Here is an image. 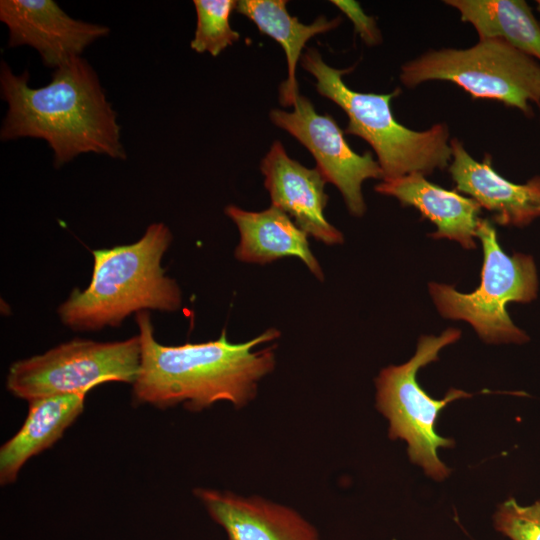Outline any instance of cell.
I'll return each instance as SVG.
<instances>
[{
	"label": "cell",
	"mask_w": 540,
	"mask_h": 540,
	"mask_svg": "<svg viewBox=\"0 0 540 540\" xmlns=\"http://www.w3.org/2000/svg\"><path fill=\"white\" fill-rule=\"evenodd\" d=\"M136 323L141 359L132 384L134 405L167 409L183 404L198 412L228 402L242 408L275 368L273 348L256 349L280 336L274 328L242 343L230 342L223 330L216 340L168 346L156 340L148 311L137 313Z\"/></svg>",
	"instance_id": "cell-1"
},
{
	"label": "cell",
	"mask_w": 540,
	"mask_h": 540,
	"mask_svg": "<svg viewBox=\"0 0 540 540\" xmlns=\"http://www.w3.org/2000/svg\"><path fill=\"white\" fill-rule=\"evenodd\" d=\"M27 70L15 74L4 61L0 68L2 99L8 104L0 138L45 140L53 163L61 167L81 153L125 159L117 113L100 80L81 56L54 69L52 80L32 88Z\"/></svg>",
	"instance_id": "cell-2"
},
{
	"label": "cell",
	"mask_w": 540,
	"mask_h": 540,
	"mask_svg": "<svg viewBox=\"0 0 540 540\" xmlns=\"http://www.w3.org/2000/svg\"><path fill=\"white\" fill-rule=\"evenodd\" d=\"M172 241L162 222L150 224L136 242L98 249L89 285L74 289L58 308L61 322L78 331L117 327L132 313L177 311L182 293L161 260Z\"/></svg>",
	"instance_id": "cell-3"
},
{
	"label": "cell",
	"mask_w": 540,
	"mask_h": 540,
	"mask_svg": "<svg viewBox=\"0 0 540 540\" xmlns=\"http://www.w3.org/2000/svg\"><path fill=\"white\" fill-rule=\"evenodd\" d=\"M302 67L311 73L319 94L336 103L347 115L344 133L364 139L376 153L384 179L412 173L424 176L444 170L452 160L449 129L437 123L424 131H415L399 123L391 101L400 94L362 93L350 89L343 76L351 68L336 69L324 62L321 54L309 48L301 57Z\"/></svg>",
	"instance_id": "cell-4"
},
{
	"label": "cell",
	"mask_w": 540,
	"mask_h": 540,
	"mask_svg": "<svg viewBox=\"0 0 540 540\" xmlns=\"http://www.w3.org/2000/svg\"><path fill=\"white\" fill-rule=\"evenodd\" d=\"M400 81L413 88L430 80L450 81L472 99L514 107L531 117L540 106V64L500 39L479 40L467 49L430 50L401 67Z\"/></svg>",
	"instance_id": "cell-5"
},
{
	"label": "cell",
	"mask_w": 540,
	"mask_h": 540,
	"mask_svg": "<svg viewBox=\"0 0 540 540\" xmlns=\"http://www.w3.org/2000/svg\"><path fill=\"white\" fill-rule=\"evenodd\" d=\"M477 237L483 247L481 283L471 293L446 284L430 283V295L439 313L469 323L487 343H524L528 336L514 325L506 305L528 303L536 298L538 279L530 255H507L499 245L492 223L480 219Z\"/></svg>",
	"instance_id": "cell-6"
},
{
	"label": "cell",
	"mask_w": 540,
	"mask_h": 540,
	"mask_svg": "<svg viewBox=\"0 0 540 540\" xmlns=\"http://www.w3.org/2000/svg\"><path fill=\"white\" fill-rule=\"evenodd\" d=\"M460 336V330L455 328L439 336H421L416 353L408 362L388 366L376 378V407L389 421V437L405 440L410 460L435 480H443L450 474L449 468L438 458L437 449L455 444L435 431L440 411L450 402L470 398L471 394L450 389L443 399L436 400L421 388L417 372L437 361L440 350L455 343Z\"/></svg>",
	"instance_id": "cell-7"
},
{
	"label": "cell",
	"mask_w": 540,
	"mask_h": 540,
	"mask_svg": "<svg viewBox=\"0 0 540 540\" xmlns=\"http://www.w3.org/2000/svg\"><path fill=\"white\" fill-rule=\"evenodd\" d=\"M141 359L138 335L122 341L75 338L43 354L14 362L7 390L27 402L48 396L88 393L108 383L133 384Z\"/></svg>",
	"instance_id": "cell-8"
},
{
	"label": "cell",
	"mask_w": 540,
	"mask_h": 540,
	"mask_svg": "<svg viewBox=\"0 0 540 540\" xmlns=\"http://www.w3.org/2000/svg\"><path fill=\"white\" fill-rule=\"evenodd\" d=\"M293 107L292 112L271 110V121L307 148L325 180L340 191L348 211L362 216L366 211L362 183L371 178L383 180L378 161L369 151L354 152L335 119L328 114H318L305 96L299 94Z\"/></svg>",
	"instance_id": "cell-9"
},
{
	"label": "cell",
	"mask_w": 540,
	"mask_h": 540,
	"mask_svg": "<svg viewBox=\"0 0 540 540\" xmlns=\"http://www.w3.org/2000/svg\"><path fill=\"white\" fill-rule=\"evenodd\" d=\"M0 20L8 27V46L36 49L48 68L79 57L86 47L109 34L104 25L70 17L53 0H1Z\"/></svg>",
	"instance_id": "cell-10"
},
{
	"label": "cell",
	"mask_w": 540,
	"mask_h": 540,
	"mask_svg": "<svg viewBox=\"0 0 540 540\" xmlns=\"http://www.w3.org/2000/svg\"><path fill=\"white\" fill-rule=\"evenodd\" d=\"M260 169L272 206L289 215L314 239L326 245L343 243V234L325 217L327 181L316 167L307 168L290 158L282 143L275 141L262 159Z\"/></svg>",
	"instance_id": "cell-11"
},
{
	"label": "cell",
	"mask_w": 540,
	"mask_h": 540,
	"mask_svg": "<svg viewBox=\"0 0 540 540\" xmlns=\"http://www.w3.org/2000/svg\"><path fill=\"white\" fill-rule=\"evenodd\" d=\"M194 495L228 540H321L316 527L289 506L208 488H195Z\"/></svg>",
	"instance_id": "cell-12"
},
{
	"label": "cell",
	"mask_w": 540,
	"mask_h": 540,
	"mask_svg": "<svg viewBox=\"0 0 540 540\" xmlns=\"http://www.w3.org/2000/svg\"><path fill=\"white\" fill-rule=\"evenodd\" d=\"M450 146L452 160L448 170L456 190L470 195L481 208L493 213L496 223L521 227L540 216V177L515 184L493 169L489 154L478 162L459 139H451Z\"/></svg>",
	"instance_id": "cell-13"
},
{
	"label": "cell",
	"mask_w": 540,
	"mask_h": 540,
	"mask_svg": "<svg viewBox=\"0 0 540 540\" xmlns=\"http://www.w3.org/2000/svg\"><path fill=\"white\" fill-rule=\"evenodd\" d=\"M375 190L398 199L404 206L416 208L434 223L437 230L431 237L457 241L466 249L475 248L481 207L471 197L435 185L420 173L384 179Z\"/></svg>",
	"instance_id": "cell-14"
},
{
	"label": "cell",
	"mask_w": 540,
	"mask_h": 540,
	"mask_svg": "<svg viewBox=\"0 0 540 540\" xmlns=\"http://www.w3.org/2000/svg\"><path fill=\"white\" fill-rule=\"evenodd\" d=\"M225 214L239 230L237 260L267 264L283 257H297L318 280L324 279L322 268L310 249L308 235L279 208L271 205L263 211L252 212L228 205Z\"/></svg>",
	"instance_id": "cell-15"
},
{
	"label": "cell",
	"mask_w": 540,
	"mask_h": 540,
	"mask_svg": "<svg viewBox=\"0 0 540 540\" xmlns=\"http://www.w3.org/2000/svg\"><path fill=\"white\" fill-rule=\"evenodd\" d=\"M87 393L64 394L29 401L18 432L0 448V484L14 483L32 457L53 446L84 410Z\"/></svg>",
	"instance_id": "cell-16"
},
{
	"label": "cell",
	"mask_w": 540,
	"mask_h": 540,
	"mask_svg": "<svg viewBox=\"0 0 540 540\" xmlns=\"http://www.w3.org/2000/svg\"><path fill=\"white\" fill-rule=\"evenodd\" d=\"M235 10L249 18L263 34L276 40L286 54L288 77L280 86V103L293 106L299 96L296 66L309 39L328 32L340 24V18L318 17L306 25L291 16L285 0H240Z\"/></svg>",
	"instance_id": "cell-17"
},
{
	"label": "cell",
	"mask_w": 540,
	"mask_h": 540,
	"mask_svg": "<svg viewBox=\"0 0 540 540\" xmlns=\"http://www.w3.org/2000/svg\"><path fill=\"white\" fill-rule=\"evenodd\" d=\"M479 40L500 39L540 61V22L523 0H446Z\"/></svg>",
	"instance_id": "cell-18"
},
{
	"label": "cell",
	"mask_w": 540,
	"mask_h": 540,
	"mask_svg": "<svg viewBox=\"0 0 540 540\" xmlns=\"http://www.w3.org/2000/svg\"><path fill=\"white\" fill-rule=\"evenodd\" d=\"M197 16L191 49L218 56L240 38L230 25V16L236 8L235 0H194Z\"/></svg>",
	"instance_id": "cell-19"
},
{
	"label": "cell",
	"mask_w": 540,
	"mask_h": 540,
	"mask_svg": "<svg viewBox=\"0 0 540 540\" xmlns=\"http://www.w3.org/2000/svg\"><path fill=\"white\" fill-rule=\"evenodd\" d=\"M495 529L510 540H540V501L521 506L510 497L493 517Z\"/></svg>",
	"instance_id": "cell-20"
},
{
	"label": "cell",
	"mask_w": 540,
	"mask_h": 540,
	"mask_svg": "<svg viewBox=\"0 0 540 540\" xmlns=\"http://www.w3.org/2000/svg\"><path fill=\"white\" fill-rule=\"evenodd\" d=\"M354 24L355 31L367 45L381 42V34L373 17L368 16L355 1H332Z\"/></svg>",
	"instance_id": "cell-21"
},
{
	"label": "cell",
	"mask_w": 540,
	"mask_h": 540,
	"mask_svg": "<svg viewBox=\"0 0 540 540\" xmlns=\"http://www.w3.org/2000/svg\"><path fill=\"white\" fill-rule=\"evenodd\" d=\"M536 3H537V10L540 13V0H537Z\"/></svg>",
	"instance_id": "cell-22"
}]
</instances>
